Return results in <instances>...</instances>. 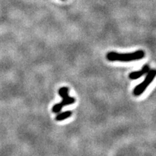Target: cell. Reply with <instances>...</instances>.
Returning a JSON list of instances; mask_svg holds the SVG:
<instances>
[{
    "mask_svg": "<svg viewBox=\"0 0 156 156\" xmlns=\"http://www.w3.org/2000/svg\"><path fill=\"white\" fill-rule=\"evenodd\" d=\"M145 53L143 50H138L132 53L119 54L115 51L108 52L106 58L110 62H132L142 59L145 57Z\"/></svg>",
    "mask_w": 156,
    "mask_h": 156,
    "instance_id": "6da1fadb",
    "label": "cell"
},
{
    "mask_svg": "<svg viewBox=\"0 0 156 156\" xmlns=\"http://www.w3.org/2000/svg\"><path fill=\"white\" fill-rule=\"evenodd\" d=\"M58 94L62 98V102L56 103L52 107V112L55 114H58L61 112L62 108L66 106L73 104L75 103V98L73 97H70L69 95V89L67 87H62L58 90Z\"/></svg>",
    "mask_w": 156,
    "mask_h": 156,
    "instance_id": "7a4b0ae2",
    "label": "cell"
},
{
    "mask_svg": "<svg viewBox=\"0 0 156 156\" xmlns=\"http://www.w3.org/2000/svg\"><path fill=\"white\" fill-rule=\"evenodd\" d=\"M156 77V69H151L147 73L146 77L144 80V81L139 85H137L134 87L133 90V94L135 96H139L144 93V91L147 89V87L149 86L153 81L154 78Z\"/></svg>",
    "mask_w": 156,
    "mask_h": 156,
    "instance_id": "3957f363",
    "label": "cell"
},
{
    "mask_svg": "<svg viewBox=\"0 0 156 156\" xmlns=\"http://www.w3.org/2000/svg\"><path fill=\"white\" fill-rule=\"evenodd\" d=\"M150 70H151V69H150L149 65L145 64V65H144L143 67H142V68L140 70L132 72V73H130L129 75V77L131 80L139 79V78L142 77L143 75H147V73L150 71Z\"/></svg>",
    "mask_w": 156,
    "mask_h": 156,
    "instance_id": "277c9868",
    "label": "cell"
},
{
    "mask_svg": "<svg viewBox=\"0 0 156 156\" xmlns=\"http://www.w3.org/2000/svg\"><path fill=\"white\" fill-rule=\"evenodd\" d=\"M72 114H73V112H70V111H67V112L60 113V114H57V116H56V120L57 122H61V121L65 120L69 118L72 116Z\"/></svg>",
    "mask_w": 156,
    "mask_h": 156,
    "instance_id": "5b68a950",
    "label": "cell"
}]
</instances>
